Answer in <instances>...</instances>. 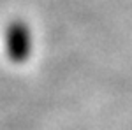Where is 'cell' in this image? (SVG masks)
Returning a JSON list of instances; mask_svg holds the SVG:
<instances>
[{
	"label": "cell",
	"mask_w": 132,
	"mask_h": 130,
	"mask_svg": "<svg viewBox=\"0 0 132 130\" xmlns=\"http://www.w3.org/2000/svg\"><path fill=\"white\" fill-rule=\"evenodd\" d=\"M5 51L14 63H23L28 60L32 53V35L30 28L23 21H14L5 32Z\"/></svg>",
	"instance_id": "6da1fadb"
}]
</instances>
